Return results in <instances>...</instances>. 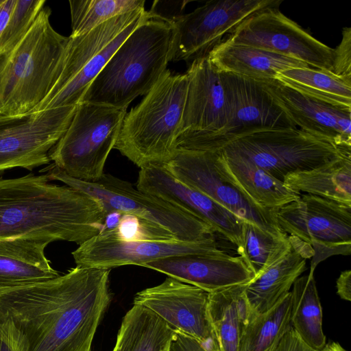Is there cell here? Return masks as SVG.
<instances>
[{"label":"cell","mask_w":351,"mask_h":351,"mask_svg":"<svg viewBox=\"0 0 351 351\" xmlns=\"http://www.w3.org/2000/svg\"><path fill=\"white\" fill-rule=\"evenodd\" d=\"M0 351H27L21 332L10 318L1 313Z\"/></svg>","instance_id":"36"},{"label":"cell","mask_w":351,"mask_h":351,"mask_svg":"<svg viewBox=\"0 0 351 351\" xmlns=\"http://www.w3.org/2000/svg\"><path fill=\"white\" fill-rule=\"evenodd\" d=\"M110 270L76 265L56 278L0 291V313L12 320L27 351H91L112 300Z\"/></svg>","instance_id":"1"},{"label":"cell","mask_w":351,"mask_h":351,"mask_svg":"<svg viewBox=\"0 0 351 351\" xmlns=\"http://www.w3.org/2000/svg\"><path fill=\"white\" fill-rule=\"evenodd\" d=\"M208 56L219 71L256 80L275 78L279 73L289 69L310 67L292 58L226 41L214 47Z\"/></svg>","instance_id":"24"},{"label":"cell","mask_w":351,"mask_h":351,"mask_svg":"<svg viewBox=\"0 0 351 351\" xmlns=\"http://www.w3.org/2000/svg\"><path fill=\"white\" fill-rule=\"evenodd\" d=\"M149 14L145 8H140L117 16L84 34L69 36L60 75L48 95L32 111L76 109L116 50Z\"/></svg>","instance_id":"6"},{"label":"cell","mask_w":351,"mask_h":351,"mask_svg":"<svg viewBox=\"0 0 351 351\" xmlns=\"http://www.w3.org/2000/svg\"><path fill=\"white\" fill-rule=\"evenodd\" d=\"M178 180L207 195L242 219L278 236L287 234L280 228L275 208L256 204L228 176L218 152L178 149L166 164Z\"/></svg>","instance_id":"10"},{"label":"cell","mask_w":351,"mask_h":351,"mask_svg":"<svg viewBox=\"0 0 351 351\" xmlns=\"http://www.w3.org/2000/svg\"><path fill=\"white\" fill-rule=\"evenodd\" d=\"M281 0H212L193 11L170 16L174 51L172 61L190 63L209 52L246 19L261 10L278 8Z\"/></svg>","instance_id":"12"},{"label":"cell","mask_w":351,"mask_h":351,"mask_svg":"<svg viewBox=\"0 0 351 351\" xmlns=\"http://www.w3.org/2000/svg\"><path fill=\"white\" fill-rule=\"evenodd\" d=\"M185 73L188 86L178 148L217 134L229 115L219 71L208 56L191 62Z\"/></svg>","instance_id":"17"},{"label":"cell","mask_w":351,"mask_h":351,"mask_svg":"<svg viewBox=\"0 0 351 351\" xmlns=\"http://www.w3.org/2000/svg\"><path fill=\"white\" fill-rule=\"evenodd\" d=\"M219 71L229 115L217 134L178 149L215 151L238 136L269 129L297 128L258 80Z\"/></svg>","instance_id":"13"},{"label":"cell","mask_w":351,"mask_h":351,"mask_svg":"<svg viewBox=\"0 0 351 351\" xmlns=\"http://www.w3.org/2000/svg\"><path fill=\"white\" fill-rule=\"evenodd\" d=\"M333 49V75L351 83V27L343 28L341 40Z\"/></svg>","instance_id":"35"},{"label":"cell","mask_w":351,"mask_h":351,"mask_svg":"<svg viewBox=\"0 0 351 351\" xmlns=\"http://www.w3.org/2000/svg\"><path fill=\"white\" fill-rule=\"evenodd\" d=\"M337 293L346 301L351 300V271L350 269L341 273L336 282Z\"/></svg>","instance_id":"39"},{"label":"cell","mask_w":351,"mask_h":351,"mask_svg":"<svg viewBox=\"0 0 351 351\" xmlns=\"http://www.w3.org/2000/svg\"><path fill=\"white\" fill-rule=\"evenodd\" d=\"M49 181H59L98 200L106 213L135 216L168 231L176 240L197 241L214 235L213 228L187 210L135 189L108 173L97 182L82 181L66 175L53 163L40 170Z\"/></svg>","instance_id":"7"},{"label":"cell","mask_w":351,"mask_h":351,"mask_svg":"<svg viewBox=\"0 0 351 351\" xmlns=\"http://www.w3.org/2000/svg\"><path fill=\"white\" fill-rule=\"evenodd\" d=\"M49 243L37 239H0V291L59 276L45 256Z\"/></svg>","instance_id":"23"},{"label":"cell","mask_w":351,"mask_h":351,"mask_svg":"<svg viewBox=\"0 0 351 351\" xmlns=\"http://www.w3.org/2000/svg\"><path fill=\"white\" fill-rule=\"evenodd\" d=\"M289 239L290 250L247 285L246 296L255 314L267 312L282 300L306 269V260L313 256L309 244L293 236Z\"/></svg>","instance_id":"22"},{"label":"cell","mask_w":351,"mask_h":351,"mask_svg":"<svg viewBox=\"0 0 351 351\" xmlns=\"http://www.w3.org/2000/svg\"><path fill=\"white\" fill-rule=\"evenodd\" d=\"M208 293L247 283L254 274L241 256H231L223 250L208 254L170 256L143 265Z\"/></svg>","instance_id":"21"},{"label":"cell","mask_w":351,"mask_h":351,"mask_svg":"<svg viewBox=\"0 0 351 351\" xmlns=\"http://www.w3.org/2000/svg\"><path fill=\"white\" fill-rule=\"evenodd\" d=\"M283 182L300 193L351 206V155L339 156L309 170L290 173Z\"/></svg>","instance_id":"26"},{"label":"cell","mask_w":351,"mask_h":351,"mask_svg":"<svg viewBox=\"0 0 351 351\" xmlns=\"http://www.w3.org/2000/svg\"><path fill=\"white\" fill-rule=\"evenodd\" d=\"M76 109L57 108L0 116V171H32L49 165V154L63 135Z\"/></svg>","instance_id":"14"},{"label":"cell","mask_w":351,"mask_h":351,"mask_svg":"<svg viewBox=\"0 0 351 351\" xmlns=\"http://www.w3.org/2000/svg\"><path fill=\"white\" fill-rule=\"evenodd\" d=\"M276 351H317L308 346L290 326Z\"/></svg>","instance_id":"38"},{"label":"cell","mask_w":351,"mask_h":351,"mask_svg":"<svg viewBox=\"0 0 351 351\" xmlns=\"http://www.w3.org/2000/svg\"><path fill=\"white\" fill-rule=\"evenodd\" d=\"M215 151L245 158L282 182L290 173L351 155V148L338 147L298 128L253 132L233 138Z\"/></svg>","instance_id":"9"},{"label":"cell","mask_w":351,"mask_h":351,"mask_svg":"<svg viewBox=\"0 0 351 351\" xmlns=\"http://www.w3.org/2000/svg\"><path fill=\"white\" fill-rule=\"evenodd\" d=\"M324 348L326 351H346L339 343L337 342H331L326 344Z\"/></svg>","instance_id":"41"},{"label":"cell","mask_w":351,"mask_h":351,"mask_svg":"<svg viewBox=\"0 0 351 351\" xmlns=\"http://www.w3.org/2000/svg\"><path fill=\"white\" fill-rule=\"evenodd\" d=\"M218 152L228 176L258 205L274 209L298 199L302 193L288 188L265 170L242 156Z\"/></svg>","instance_id":"25"},{"label":"cell","mask_w":351,"mask_h":351,"mask_svg":"<svg viewBox=\"0 0 351 351\" xmlns=\"http://www.w3.org/2000/svg\"><path fill=\"white\" fill-rule=\"evenodd\" d=\"M169 351H219V349L213 337L202 341L175 330V337L171 343Z\"/></svg>","instance_id":"37"},{"label":"cell","mask_w":351,"mask_h":351,"mask_svg":"<svg viewBox=\"0 0 351 351\" xmlns=\"http://www.w3.org/2000/svg\"><path fill=\"white\" fill-rule=\"evenodd\" d=\"M291 247L288 234L275 235L254 223L243 221L242 242L237 250L254 277L285 255Z\"/></svg>","instance_id":"32"},{"label":"cell","mask_w":351,"mask_h":351,"mask_svg":"<svg viewBox=\"0 0 351 351\" xmlns=\"http://www.w3.org/2000/svg\"><path fill=\"white\" fill-rule=\"evenodd\" d=\"M247 283L209 293L208 318L219 351H238L243 326L237 308V299Z\"/></svg>","instance_id":"29"},{"label":"cell","mask_w":351,"mask_h":351,"mask_svg":"<svg viewBox=\"0 0 351 351\" xmlns=\"http://www.w3.org/2000/svg\"><path fill=\"white\" fill-rule=\"evenodd\" d=\"M290 293L291 326L308 346L315 350H322L326 341L322 328V309L313 273L298 278Z\"/></svg>","instance_id":"28"},{"label":"cell","mask_w":351,"mask_h":351,"mask_svg":"<svg viewBox=\"0 0 351 351\" xmlns=\"http://www.w3.org/2000/svg\"><path fill=\"white\" fill-rule=\"evenodd\" d=\"M291 293L273 308L255 314L243 329L238 351H276L289 328Z\"/></svg>","instance_id":"31"},{"label":"cell","mask_w":351,"mask_h":351,"mask_svg":"<svg viewBox=\"0 0 351 351\" xmlns=\"http://www.w3.org/2000/svg\"><path fill=\"white\" fill-rule=\"evenodd\" d=\"M215 235L197 241L176 239L128 241L119 239L113 228L103 230L72 252L77 266L110 269L143 265L170 256L208 254L221 251Z\"/></svg>","instance_id":"16"},{"label":"cell","mask_w":351,"mask_h":351,"mask_svg":"<svg viewBox=\"0 0 351 351\" xmlns=\"http://www.w3.org/2000/svg\"><path fill=\"white\" fill-rule=\"evenodd\" d=\"M276 78L308 97L351 109V83L332 74L311 67L292 68Z\"/></svg>","instance_id":"30"},{"label":"cell","mask_w":351,"mask_h":351,"mask_svg":"<svg viewBox=\"0 0 351 351\" xmlns=\"http://www.w3.org/2000/svg\"><path fill=\"white\" fill-rule=\"evenodd\" d=\"M126 38L86 91V102L126 109L145 95L173 60L175 32L169 19L154 10Z\"/></svg>","instance_id":"3"},{"label":"cell","mask_w":351,"mask_h":351,"mask_svg":"<svg viewBox=\"0 0 351 351\" xmlns=\"http://www.w3.org/2000/svg\"><path fill=\"white\" fill-rule=\"evenodd\" d=\"M209 293L171 277L136 293L133 305L145 307L175 330L204 341L213 337L208 318Z\"/></svg>","instance_id":"19"},{"label":"cell","mask_w":351,"mask_h":351,"mask_svg":"<svg viewBox=\"0 0 351 351\" xmlns=\"http://www.w3.org/2000/svg\"><path fill=\"white\" fill-rule=\"evenodd\" d=\"M49 182L45 174L0 178V239L64 241L80 245L102 230L107 213L98 200Z\"/></svg>","instance_id":"2"},{"label":"cell","mask_w":351,"mask_h":351,"mask_svg":"<svg viewBox=\"0 0 351 351\" xmlns=\"http://www.w3.org/2000/svg\"><path fill=\"white\" fill-rule=\"evenodd\" d=\"M258 81L295 127L338 147L351 148V109L308 97L276 77Z\"/></svg>","instance_id":"20"},{"label":"cell","mask_w":351,"mask_h":351,"mask_svg":"<svg viewBox=\"0 0 351 351\" xmlns=\"http://www.w3.org/2000/svg\"><path fill=\"white\" fill-rule=\"evenodd\" d=\"M126 113V109L80 103L67 129L50 150V160L71 178L98 181Z\"/></svg>","instance_id":"8"},{"label":"cell","mask_w":351,"mask_h":351,"mask_svg":"<svg viewBox=\"0 0 351 351\" xmlns=\"http://www.w3.org/2000/svg\"><path fill=\"white\" fill-rule=\"evenodd\" d=\"M175 330L148 308L133 305L123 317L112 351H169Z\"/></svg>","instance_id":"27"},{"label":"cell","mask_w":351,"mask_h":351,"mask_svg":"<svg viewBox=\"0 0 351 351\" xmlns=\"http://www.w3.org/2000/svg\"><path fill=\"white\" fill-rule=\"evenodd\" d=\"M187 86L186 73L167 69L126 113L114 149L140 168L173 159L178 150Z\"/></svg>","instance_id":"5"},{"label":"cell","mask_w":351,"mask_h":351,"mask_svg":"<svg viewBox=\"0 0 351 351\" xmlns=\"http://www.w3.org/2000/svg\"><path fill=\"white\" fill-rule=\"evenodd\" d=\"M140 169L137 189L187 210L237 249L240 247L244 220L204 193L178 180L163 164H150Z\"/></svg>","instance_id":"18"},{"label":"cell","mask_w":351,"mask_h":351,"mask_svg":"<svg viewBox=\"0 0 351 351\" xmlns=\"http://www.w3.org/2000/svg\"><path fill=\"white\" fill-rule=\"evenodd\" d=\"M223 41L274 52L333 75L334 49L284 15L278 8L250 16Z\"/></svg>","instance_id":"15"},{"label":"cell","mask_w":351,"mask_h":351,"mask_svg":"<svg viewBox=\"0 0 351 351\" xmlns=\"http://www.w3.org/2000/svg\"><path fill=\"white\" fill-rule=\"evenodd\" d=\"M45 0H15L8 25L0 39V54L11 51L29 31Z\"/></svg>","instance_id":"34"},{"label":"cell","mask_w":351,"mask_h":351,"mask_svg":"<svg viewBox=\"0 0 351 351\" xmlns=\"http://www.w3.org/2000/svg\"><path fill=\"white\" fill-rule=\"evenodd\" d=\"M15 0H0V39L8 25Z\"/></svg>","instance_id":"40"},{"label":"cell","mask_w":351,"mask_h":351,"mask_svg":"<svg viewBox=\"0 0 351 351\" xmlns=\"http://www.w3.org/2000/svg\"><path fill=\"white\" fill-rule=\"evenodd\" d=\"M71 34H84L107 21L145 8L144 0H73L69 1Z\"/></svg>","instance_id":"33"},{"label":"cell","mask_w":351,"mask_h":351,"mask_svg":"<svg viewBox=\"0 0 351 351\" xmlns=\"http://www.w3.org/2000/svg\"><path fill=\"white\" fill-rule=\"evenodd\" d=\"M281 230L309 244L311 273L332 255H350L351 206L309 194L275 208Z\"/></svg>","instance_id":"11"},{"label":"cell","mask_w":351,"mask_h":351,"mask_svg":"<svg viewBox=\"0 0 351 351\" xmlns=\"http://www.w3.org/2000/svg\"><path fill=\"white\" fill-rule=\"evenodd\" d=\"M320 351H326V350L324 348L322 350H320Z\"/></svg>","instance_id":"42"},{"label":"cell","mask_w":351,"mask_h":351,"mask_svg":"<svg viewBox=\"0 0 351 351\" xmlns=\"http://www.w3.org/2000/svg\"><path fill=\"white\" fill-rule=\"evenodd\" d=\"M51 13L44 7L18 44L0 54V116L32 111L60 75L69 36L53 28Z\"/></svg>","instance_id":"4"}]
</instances>
